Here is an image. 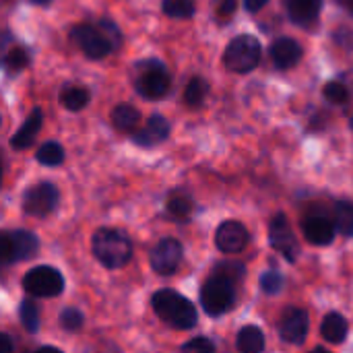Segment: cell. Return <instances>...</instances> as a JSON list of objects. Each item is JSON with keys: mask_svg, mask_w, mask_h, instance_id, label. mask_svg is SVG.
Masks as SVG:
<instances>
[{"mask_svg": "<svg viewBox=\"0 0 353 353\" xmlns=\"http://www.w3.org/2000/svg\"><path fill=\"white\" fill-rule=\"evenodd\" d=\"M153 310L165 325L180 331L192 329L199 321L194 304L174 290H159L153 296Z\"/></svg>", "mask_w": 353, "mask_h": 353, "instance_id": "6da1fadb", "label": "cell"}, {"mask_svg": "<svg viewBox=\"0 0 353 353\" xmlns=\"http://www.w3.org/2000/svg\"><path fill=\"white\" fill-rule=\"evenodd\" d=\"M93 254L108 269H120L132 259V242L120 230H99L93 236Z\"/></svg>", "mask_w": 353, "mask_h": 353, "instance_id": "7a4b0ae2", "label": "cell"}, {"mask_svg": "<svg viewBox=\"0 0 353 353\" xmlns=\"http://www.w3.org/2000/svg\"><path fill=\"white\" fill-rule=\"evenodd\" d=\"M201 304L209 316H221L236 304V281L221 273H213L201 290Z\"/></svg>", "mask_w": 353, "mask_h": 353, "instance_id": "3957f363", "label": "cell"}, {"mask_svg": "<svg viewBox=\"0 0 353 353\" xmlns=\"http://www.w3.org/2000/svg\"><path fill=\"white\" fill-rule=\"evenodd\" d=\"M261 54H263V48L254 35H238L228 43L223 62L230 70L244 74L256 68V64L261 62Z\"/></svg>", "mask_w": 353, "mask_h": 353, "instance_id": "277c9868", "label": "cell"}, {"mask_svg": "<svg viewBox=\"0 0 353 353\" xmlns=\"http://www.w3.org/2000/svg\"><path fill=\"white\" fill-rule=\"evenodd\" d=\"M37 250H39V240L33 232L14 230V232H4L0 236V259L4 265L27 261L35 256Z\"/></svg>", "mask_w": 353, "mask_h": 353, "instance_id": "5b68a950", "label": "cell"}, {"mask_svg": "<svg viewBox=\"0 0 353 353\" xmlns=\"http://www.w3.org/2000/svg\"><path fill=\"white\" fill-rule=\"evenodd\" d=\"M23 288L33 298H56L64 290V277L58 269L41 265L27 271L23 277Z\"/></svg>", "mask_w": 353, "mask_h": 353, "instance_id": "8992f818", "label": "cell"}, {"mask_svg": "<svg viewBox=\"0 0 353 353\" xmlns=\"http://www.w3.org/2000/svg\"><path fill=\"white\" fill-rule=\"evenodd\" d=\"M170 74L165 66L159 60H149L139 64V74H137V91L147 97V99H159L170 91Z\"/></svg>", "mask_w": 353, "mask_h": 353, "instance_id": "52a82bcc", "label": "cell"}, {"mask_svg": "<svg viewBox=\"0 0 353 353\" xmlns=\"http://www.w3.org/2000/svg\"><path fill=\"white\" fill-rule=\"evenodd\" d=\"M72 41L83 50V54L91 60H99L105 58L110 52H114L116 48L112 46V41L103 35V31L99 27L93 25H77L72 29Z\"/></svg>", "mask_w": 353, "mask_h": 353, "instance_id": "ba28073f", "label": "cell"}, {"mask_svg": "<svg viewBox=\"0 0 353 353\" xmlns=\"http://www.w3.org/2000/svg\"><path fill=\"white\" fill-rule=\"evenodd\" d=\"M269 242L288 263L298 261L300 246H298L294 230H292V225H290V221H288V217L283 213H277L273 217V221L269 223Z\"/></svg>", "mask_w": 353, "mask_h": 353, "instance_id": "9c48e42d", "label": "cell"}, {"mask_svg": "<svg viewBox=\"0 0 353 353\" xmlns=\"http://www.w3.org/2000/svg\"><path fill=\"white\" fill-rule=\"evenodd\" d=\"M58 188L50 182H41L33 188H29L23 196V209L27 215H33V217H46L50 215L56 205H58Z\"/></svg>", "mask_w": 353, "mask_h": 353, "instance_id": "30bf717a", "label": "cell"}, {"mask_svg": "<svg viewBox=\"0 0 353 353\" xmlns=\"http://www.w3.org/2000/svg\"><path fill=\"white\" fill-rule=\"evenodd\" d=\"M184 248L176 238H163L151 252V267L159 275H172L182 263Z\"/></svg>", "mask_w": 353, "mask_h": 353, "instance_id": "8fae6325", "label": "cell"}, {"mask_svg": "<svg viewBox=\"0 0 353 353\" xmlns=\"http://www.w3.org/2000/svg\"><path fill=\"white\" fill-rule=\"evenodd\" d=\"M302 232L306 236V240L314 246H329L335 240V221H331L329 215L325 213H310L304 223H302Z\"/></svg>", "mask_w": 353, "mask_h": 353, "instance_id": "7c38bea8", "label": "cell"}, {"mask_svg": "<svg viewBox=\"0 0 353 353\" xmlns=\"http://www.w3.org/2000/svg\"><path fill=\"white\" fill-rule=\"evenodd\" d=\"M248 230L240 223V221H234V219H228L223 221L217 232H215V244L221 252H228V254H234V252H240L244 250V246L248 244Z\"/></svg>", "mask_w": 353, "mask_h": 353, "instance_id": "4fadbf2b", "label": "cell"}, {"mask_svg": "<svg viewBox=\"0 0 353 353\" xmlns=\"http://www.w3.org/2000/svg\"><path fill=\"white\" fill-rule=\"evenodd\" d=\"M308 312L302 308H288L279 321V335L288 343H302L308 335Z\"/></svg>", "mask_w": 353, "mask_h": 353, "instance_id": "5bb4252c", "label": "cell"}, {"mask_svg": "<svg viewBox=\"0 0 353 353\" xmlns=\"http://www.w3.org/2000/svg\"><path fill=\"white\" fill-rule=\"evenodd\" d=\"M271 60L277 68H292L302 60V46L292 37H281L271 46Z\"/></svg>", "mask_w": 353, "mask_h": 353, "instance_id": "9a60e30c", "label": "cell"}, {"mask_svg": "<svg viewBox=\"0 0 353 353\" xmlns=\"http://www.w3.org/2000/svg\"><path fill=\"white\" fill-rule=\"evenodd\" d=\"M168 134H170V122H168L163 116L153 114V116L149 118L147 126H145L143 130L134 132L132 141H134L137 145H141V147H153V145L165 141Z\"/></svg>", "mask_w": 353, "mask_h": 353, "instance_id": "2e32d148", "label": "cell"}, {"mask_svg": "<svg viewBox=\"0 0 353 353\" xmlns=\"http://www.w3.org/2000/svg\"><path fill=\"white\" fill-rule=\"evenodd\" d=\"M285 8L296 25L310 27L319 19L323 0H285Z\"/></svg>", "mask_w": 353, "mask_h": 353, "instance_id": "e0dca14e", "label": "cell"}, {"mask_svg": "<svg viewBox=\"0 0 353 353\" xmlns=\"http://www.w3.org/2000/svg\"><path fill=\"white\" fill-rule=\"evenodd\" d=\"M39 128H41V110H33L27 116V120L23 122V126L12 134L10 147L12 149H27V147H31L35 137H37V132H39Z\"/></svg>", "mask_w": 353, "mask_h": 353, "instance_id": "ac0fdd59", "label": "cell"}, {"mask_svg": "<svg viewBox=\"0 0 353 353\" xmlns=\"http://www.w3.org/2000/svg\"><path fill=\"white\" fill-rule=\"evenodd\" d=\"M321 333H323V337H325L329 343L339 345V343L345 341V337H347V333H350V325H347V321H345L339 312H331V314L325 316L323 327H321Z\"/></svg>", "mask_w": 353, "mask_h": 353, "instance_id": "d6986e66", "label": "cell"}, {"mask_svg": "<svg viewBox=\"0 0 353 353\" xmlns=\"http://www.w3.org/2000/svg\"><path fill=\"white\" fill-rule=\"evenodd\" d=\"M236 347L240 353H263L265 350V335L259 327H244L240 333H238V339H236Z\"/></svg>", "mask_w": 353, "mask_h": 353, "instance_id": "ffe728a7", "label": "cell"}, {"mask_svg": "<svg viewBox=\"0 0 353 353\" xmlns=\"http://www.w3.org/2000/svg\"><path fill=\"white\" fill-rule=\"evenodd\" d=\"M139 120H141V114L130 103H120L112 112V122L118 130H134Z\"/></svg>", "mask_w": 353, "mask_h": 353, "instance_id": "44dd1931", "label": "cell"}, {"mask_svg": "<svg viewBox=\"0 0 353 353\" xmlns=\"http://www.w3.org/2000/svg\"><path fill=\"white\" fill-rule=\"evenodd\" d=\"M333 221H335V228L339 234L352 238L353 236V203H345V201H339L335 205V211H333Z\"/></svg>", "mask_w": 353, "mask_h": 353, "instance_id": "7402d4cb", "label": "cell"}, {"mask_svg": "<svg viewBox=\"0 0 353 353\" xmlns=\"http://www.w3.org/2000/svg\"><path fill=\"white\" fill-rule=\"evenodd\" d=\"M60 103L70 112H79L89 103V91L85 87H68L62 91Z\"/></svg>", "mask_w": 353, "mask_h": 353, "instance_id": "603a6c76", "label": "cell"}, {"mask_svg": "<svg viewBox=\"0 0 353 353\" xmlns=\"http://www.w3.org/2000/svg\"><path fill=\"white\" fill-rule=\"evenodd\" d=\"M194 209L192 199L186 192H174L168 199V213L176 219H186Z\"/></svg>", "mask_w": 353, "mask_h": 353, "instance_id": "cb8c5ba5", "label": "cell"}, {"mask_svg": "<svg viewBox=\"0 0 353 353\" xmlns=\"http://www.w3.org/2000/svg\"><path fill=\"white\" fill-rule=\"evenodd\" d=\"M37 161L41 163V165H48V168H54V165H60L62 161H64V149H62V145L60 143H54V141H50V143H43L39 149H37Z\"/></svg>", "mask_w": 353, "mask_h": 353, "instance_id": "d4e9b609", "label": "cell"}, {"mask_svg": "<svg viewBox=\"0 0 353 353\" xmlns=\"http://www.w3.org/2000/svg\"><path fill=\"white\" fill-rule=\"evenodd\" d=\"M207 93H209V85H207L203 79L194 77V79L186 85V89H184V101H186L190 108H196V105H201V103L205 101Z\"/></svg>", "mask_w": 353, "mask_h": 353, "instance_id": "484cf974", "label": "cell"}, {"mask_svg": "<svg viewBox=\"0 0 353 353\" xmlns=\"http://www.w3.org/2000/svg\"><path fill=\"white\" fill-rule=\"evenodd\" d=\"M19 316H21V323H23L25 331H29V333L39 331V308H37V304H33V300H23L21 302Z\"/></svg>", "mask_w": 353, "mask_h": 353, "instance_id": "4316f807", "label": "cell"}, {"mask_svg": "<svg viewBox=\"0 0 353 353\" xmlns=\"http://www.w3.org/2000/svg\"><path fill=\"white\" fill-rule=\"evenodd\" d=\"M161 8L168 17H174V19H190L196 10L192 0H163Z\"/></svg>", "mask_w": 353, "mask_h": 353, "instance_id": "83f0119b", "label": "cell"}, {"mask_svg": "<svg viewBox=\"0 0 353 353\" xmlns=\"http://www.w3.org/2000/svg\"><path fill=\"white\" fill-rule=\"evenodd\" d=\"M29 64V56L23 48H12L6 56H4V68L8 72H19Z\"/></svg>", "mask_w": 353, "mask_h": 353, "instance_id": "f1b7e54d", "label": "cell"}, {"mask_svg": "<svg viewBox=\"0 0 353 353\" xmlns=\"http://www.w3.org/2000/svg\"><path fill=\"white\" fill-rule=\"evenodd\" d=\"M323 93H325V97H327L331 103H335V105H343V103H347V99H350L347 87L341 85V83H337V81L327 83L325 89H323Z\"/></svg>", "mask_w": 353, "mask_h": 353, "instance_id": "f546056e", "label": "cell"}, {"mask_svg": "<svg viewBox=\"0 0 353 353\" xmlns=\"http://www.w3.org/2000/svg\"><path fill=\"white\" fill-rule=\"evenodd\" d=\"M83 323H85V316L77 308H66V310L60 312V327L64 331H72L74 333V331H79L83 327Z\"/></svg>", "mask_w": 353, "mask_h": 353, "instance_id": "4dcf8cb0", "label": "cell"}, {"mask_svg": "<svg viewBox=\"0 0 353 353\" xmlns=\"http://www.w3.org/2000/svg\"><path fill=\"white\" fill-rule=\"evenodd\" d=\"M261 290H263L265 294H271V296L279 294V292L283 290V275L277 273V271H267V273L261 277Z\"/></svg>", "mask_w": 353, "mask_h": 353, "instance_id": "1f68e13d", "label": "cell"}, {"mask_svg": "<svg viewBox=\"0 0 353 353\" xmlns=\"http://www.w3.org/2000/svg\"><path fill=\"white\" fill-rule=\"evenodd\" d=\"M182 353H215V345L207 337H196L182 345Z\"/></svg>", "mask_w": 353, "mask_h": 353, "instance_id": "d6a6232c", "label": "cell"}, {"mask_svg": "<svg viewBox=\"0 0 353 353\" xmlns=\"http://www.w3.org/2000/svg\"><path fill=\"white\" fill-rule=\"evenodd\" d=\"M215 273H221L230 277L232 281H240L244 277V265L242 263H221L215 267Z\"/></svg>", "mask_w": 353, "mask_h": 353, "instance_id": "836d02e7", "label": "cell"}, {"mask_svg": "<svg viewBox=\"0 0 353 353\" xmlns=\"http://www.w3.org/2000/svg\"><path fill=\"white\" fill-rule=\"evenodd\" d=\"M97 27L103 31V35L112 41V46H114V48H118V46H120V31H118L116 23H112V21H108V19H101V21L97 23Z\"/></svg>", "mask_w": 353, "mask_h": 353, "instance_id": "e575fe53", "label": "cell"}, {"mask_svg": "<svg viewBox=\"0 0 353 353\" xmlns=\"http://www.w3.org/2000/svg\"><path fill=\"white\" fill-rule=\"evenodd\" d=\"M236 6H238L236 0H221V4H219V8H217V14H219L221 19H228V17L234 14Z\"/></svg>", "mask_w": 353, "mask_h": 353, "instance_id": "d590c367", "label": "cell"}, {"mask_svg": "<svg viewBox=\"0 0 353 353\" xmlns=\"http://www.w3.org/2000/svg\"><path fill=\"white\" fill-rule=\"evenodd\" d=\"M267 2H269V0H244V8H246L248 12H259L261 8H265Z\"/></svg>", "mask_w": 353, "mask_h": 353, "instance_id": "8d00e7d4", "label": "cell"}, {"mask_svg": "<svg viewBox=\"0 0 353 353\" xmlns=\"http://www.w3.org/2000/svg\"><path fill=\"white\" fill-rule=\"evenodd\" d=\"M0 353H12V341L6 333L0 335Z\"/></svg>", "mask_w": 353, "mask_h": 353, "instance_id": "74e56055", "label": "cell"}, {"mask_svg": "<svg viewBox=\"0 0 353 353\" xmlns=\"http://www.w3.org/2000/svg\"><path fill=\"white\" fill-rule=\"evenodd\" d=\"M35 353H62L58 347H50V345H46V347H39Z\"/></svg>", "mask_w": 353, "mask_h": 353, "instance_id": "f35d334b", "label": "cell"}, {"mask_svg": "<svg viewBox=\"0 0 353 353\" xmlns=\"http://www.w3.org/2000/svg\"><path fill=\"white\" fill-rule=\"evenodd\" d=\"M337 2H339L343 8H347V10L353 14V0H337Z\"/></svg>", "mask_w": 353, "mask_h": 353, "instance_id": "ab89813d", "label": "cell"}, {"mask_svg": "<svg viewBox=\"0 0 353 353\" xmlns=\"http://www.w3.org/2000/svg\"><path fill=\"white\" fill-rule=\"evenodd\" d=\"M33 4H39V6H46V4H50L52 0H31Z\"/></svg>", "mask_w": 353, "mask_h": 353, "instance_id": "60d3db41", "label": "cell"}, {"mask_svg": "<svg viewBox=\"0 0 353 353\" xmlns=\"http://www.w3.org/2000/svg\"><path fill=\"white\" fill-rule=\"evenodd\" d=\"M310 353H331L329 350H325V347H316V350H312Z\"/></svg>", "mask_w": 353, "mask_h": 353, "instance_id": "b9f144b4", "label": "cell"}]
</instances>
